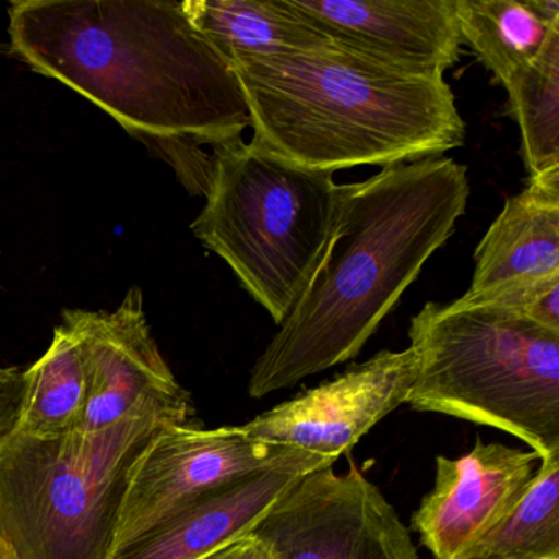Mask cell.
I'll list each match as a JSON object with an SVG mask.
<instances>
[{
	"mask_svg": "<svg viewBox=\"0 0 559 559\" xmlns=\"http://www.w3.org/2000/svg\"><path fill=\"white\" fill-rule=\"evenodd\" d=\"M333 44L408 73L443 78L461 55L454 0H286Z\"/></svg>",
	"mask_w": 559,
	"mask_h": 559,
	"instance_id": "12",
	"label": "cell"
},
{
	"mask_svg": "<svg viewBox=\"0 0 559 559\" xmlns=\"http://www.w3.org/2000/svg\"><path fill=\"white\" fill-rule=\"evenodd\" d=\"M309 456L297 448L251 440L241 427L166 425L133 467L116 551L221 487Z\"/></svg>",
	"mask_w": 559,
	"mask_h": 559,
	"instance_id": "9",
	"label": "cell"
},
{
	"mask_svg": "<svg viewBox=\"0 0 559 559\" xmlns=\"http://www.w3.org/2000/svg\"><path fill=\"white\" fill-rule=\"evenodd\" d=\"M163 427L133 418L53 440L0 433V535L12 559H112L133 467Z\"/></svg>",
	"mask_w": 559,
	"mask_h": 559,
	"instance_id": "6",
	"label": "cell"
},
{
	"mask_svg": "<svg viewBox=\"0 0 559 559\" xmlns=\"http://www.w3.org/2000/svg\"><path fill=\"white\" fill-rule=\"evenodd\" d=\"M454 9L461 40L502 84L532 61L549 32L559 27L538 21L525 0H454Z\"/></svg>",
	"mask_w": 559,
	"mask_h": 559,
	"instance_id": "17",
	"label": "cell"
},
{
	"mask_svg": "<svg viewBox=\"0 0 559 559\" xmlns=\"http://www.w3.org/2000/svg\"><path fill=\"white\" fill-rule=\"evenodd\" d=\"M407 404L506 431L559 454V332L486 304L428 302L412 317Z\"/></svg>",
	"mask_w": 559,
	"mask_h": 559,
	"instance_id": "4",
	"label": "cell"
},
{
	"mask_svg": "<svg viewBox=\"0 0 559 559\" xmlns=\"http://www.w3.org/2000/svg\"><path fill=\"white\" fill-rule=\"evenodd\" d=\"M466 304H486L513 310L546 329L559 332V276L525 286L510 287L479 302Z\"/></svg>",
	"mask_w": 559,
	"mask_h": 559,
	"instance_id": "20",
	"label": "cell"
},
{
	"mask_svg": "<svg viewBox=\"0 0 559 559\" xmlns=\"http://www.w3.org/2000/svg\"><path fill=\"white\" fill-rule=\"evenodd\" d=\"M510 114L522 133V155L530 178L559 168V27L539 53L503 83Z\"/></svg>",
	"mask_w": 559,
	"mask_h": 559,
	"instance_id": "18",
	"label": "cell"
},
{
	"mask_svg": "<svg viewBox=\"0 0 559 559\" xmlns=\"http://www.w3.org/2000/svg\"><path fill=\"white\" fill-rule=\"evenodd\" d=\"M476 270L463 302L559 276V168L530 178L507 199L477 245Z\"/></svg>",
	"mask_w": 559,
	"mask_h": 559,
	"instance_id": "14",
	"label": "cell"
},
{
	"mask_svg": "<svg viewBox=\"0 0 559 559\" xmlns=\"http://www.w3.org/2000/svg\"><path fill=\"white\" fill-rule=\"evenodd\" d=\"M335 463L333 457L312 454L235 480L127 543L114 552L112 559L209 558L248 535L300 477Z\"/></svg>",
	"mask_w": 559,
	"mask_h": 559,
	"instance_id": "13",
	"label": "cell"
},
{
	"mask_svg": "<svg viewBox=\"0 0 559 559\" xmlns=\"http://www.w3.org/2000/svg\"><path fill=\"white\" fill-rule=\"evenodd\" d=\"M185 9L228 64L241 58L332 44L286 0H185Z\"/></svg>",
	"mask_w": 559,
	"mask_h": 559,
	"instance_id": "15",
	"label": "cell"
},
{
	"mask_svg": "<svg viewBox=\"0 0 559 559\" xmlns=\"http://www.w3.org/2000/svg\"><path fill=\"white\" fill-rule=\"evenodd\" d=\"M467 169L444 156L338 186L322 257L250 372L263 399L356 358L466 214Z\"/></svg>",
	"mask_w": 559,
	"mask_h": 559,
	"instance_id": "2",
	"label": "cell"
},
{
	"mask_svg": "<svg viewBox=\"0 0 559 559\" xmlns=\"http://www.w3.org/2000/svg\"><path fill=\"white\" fill-rule=\"evenodd\" d=\"M333 173L235 139L214 146L195 237L281 325L306 289L335 218Z\"/></svg>",
	"mask_w": 559,
	"mask_h": 559,
	"instance_id": "5",
	"label": "cell"
},
{
	"mask_svg": "<svg viewBox=\"0 0 559 559\" xmlns=\"http://www.w3.org/2000/svg\"><path fill=\"white\" fill-rule=\"evenodd\" d=\"M205 559H280L276 552L263 542L258 538L254 533L241 536L235 539L230 545L215 551L214 555Z\"/></svg>",
	"mask_w": 559,
	"mask_h": 559,
	"instance_id": "22",
	"label": "cell"
},
{
	"mask_svg": "<svg viewBox=\"0 0 559 559\" xmlns=\"http://www.w3.org/2000/svg\"><path fill=\"white\" fill-rule=\"evenodd\" d=\"M251 533L280 559H418L411 530L353 463L300 477Z\"/></svg>",
	"mask_w": 559,
	"mask_h": 559,
	"instance_id": "8",
	"label": "cell"
},
{
	"mask_svg": "<svg viewBox=\"0 0 559 559\" xmlns=\"http://www.w3.org/2000/svg\"><path fill=\"white\" fill-rule=\"evenodd\" d=\"M80 345L86 408L78 433H97L133 418L188 425L191 395L163 358L139 287L116 310H64L63 323Z\"/></svg>",
	"mask_w": 559,
	"mask_h": 559,
	"instance_id": "7",
	"label": "cell"
},
{
	"mask_svg": "<svg viewBox=\"0 0 559 559\" xmlns=\"http://www.w3.org/2000/svg\"><path fill=\"white\" fill-rule=\"evenodd\" d=\"M86 408V376L80 345L64 325L50 348L24 372V394L12 427L28 437L53 440L78 433Z\"/></svg>",
	"mask_w": 559,
	"mask_h": 559,
	"instance_id": "16",
	"label": "cell"
},
{
	"mask_svg": "<svg viewBox=\"0 0 559 559\" xmlns=\"http://www.w3.org/2000/svg\"><path fill=\"white\" fill-rule=\"evenodd\" d=\"M9 48L163 155L240 139L250 112L230 64L173 0H17Z\"/></svg>",
	"mask_w": 559,
	"mask_h": 559,
	"instance_id": "1",
	"label": "cell"
},
{
	"mask_svg": "<svg viewBox=\"0 0 559 559\" xmlns=\"http://www.w3.org/2000/svg\"><path fill=\"white\" fill-rule=\"evenodd\" d=\"M251 143L304 168L401 165L460 148L466 126L444 78L408 73L342 45L230 63Z\"/></svg>",
	"mask_w": 559,
	"mask_h": 559,
	"instance_id": "3",
	"label": "cell"
},
{
	"mask_svg": "<svg viewBox=\"0 0 559 559\" xmlns=\"http://www.w3.org/2000/svg\"><path fill=\"white\" fill-rule=\"evenodd\" d=\"M466 559H559V454L543 457L522 499Z\"/></svg>",
	"mask_w": 559,
	"mask_h": 559,
	"instance_id": "19",
	"label": "cell"
},
{
	"mask_svg": "<svg viewBox=\"0 0 559 559\" xmlns=\"http://www.w3.org/2000/svg\"><path fill=\"white\" fill-rule=\"evenodd\" d=\"M414 349L381 352L332 381L241 425L247 437L338 460L382 418L407 404L414 388Z\"/></svg>",
	"mask_w": 559,
	"mask_h": 559,
	"instance_id": "10",
	"label": "cell"
},
{
	"mask_svg": "<svg viewBox=\"0 0 559 559\" xmlns=\"http://www.w3.org/2000/svg\"><path fill=\"white\" fill-rule=\"evenodd\" d=\"M525 4L543 24L559 25V0H525Z\"/></svg>",
	"mask_w": 559,
	"mask_h": 559,
	"instance_id": "23",
	"label": "cell"
},
{
	"mask_svg": "<svg viewBox=\"0 0 559 559\" xmlns=\"http://www.w3.org/2000/svg\"><path fill=\"white\" fill-rule=\"evenodd\" d=\"M535 451L477 440L464 456H437L431 492L412 528L435 559H466L522 499L538 471Z\"/></svg>",
	"mask_w": 559,
	"mask_h": 559,
	"instance_id": "11",
	"label": "cell"
},
{
	"mask_svg": "<svg viewBox=\"0 0 559 559\" xmlns=\"http://www.w3.org/2000/svg\"><path fill=\"white\" fill-rule=\"evenodd\" d=\"M24 394V372L17 368H0V433L14 425Z\"/></svg>",
	"mask_w": 559,
	"mask_h": 559,
	"instance_id": "21",
	"label": "cell"
},
{
	"mask_svg": "<svg viewBox=\"0 0 559 559\" xmlns=\"http://www.w3.org/2000/svg\"><path fill=\"white\" fill-rule=\"evenodd\" d=\"M0 559H12L11 551H9L8 545H5L2 535H0Z\"/></svg>",
	"mask_w": 559,
	"mask_h": 559,
	"instance_id": "24",
	"label": "cell"
}]
</instances>
